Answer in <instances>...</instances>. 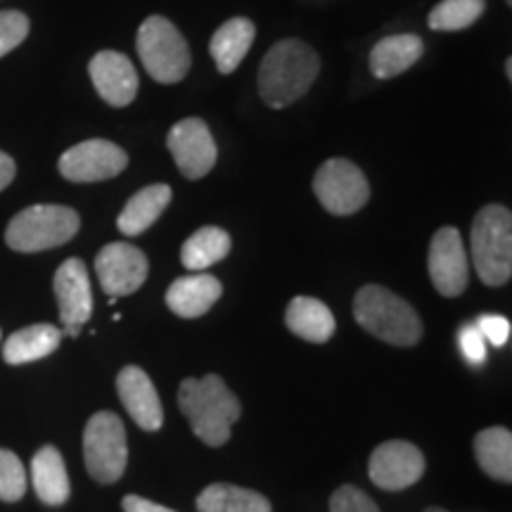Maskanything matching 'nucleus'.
Instances as JSON below:
<instances>
[{"label":"nucleus","instance_id":"1","mask_svg":"<svg viewBox=\"0 0 512 512\" xmlns=\"http://www.w3.org/2000/svg\"><path fill=\"white\" fill-rule=\"evenodd\" d=\"M178 406L188 418L195 437L207 446L228 444L230 430L238 422L242 406L219 375L188 377L178 387Z\"/></svg>","mask_w":512,"mask_h":512},{"label":"nucleus","instance_id":"2","mask_svg":"<svg viewBox=\"0 0 512 512\" xmlns=\"http://www.w3.org/2000/svg\"><path fill=\"white\" fill-rule=\"evenodd\" d=\"M318 72L320 60L311 46L297 38L278 41L259 67L261 100L273 110L290 107L309 93Z\"/></svg>","mask_w":512,"mask_h":512},{"label":"nucleus","instance_id":"3","mask_svg":"<svg viewBox=\"0 0 512 512\" xmlns=\"http://www.w3.org/2000/svg\"><path fill=\"white\" fill-rule=\"evenodd\" d=\"M354 316L363 330L392 347H415L422 320L406 299L382 285H363L354 297Z\"/></svg>","mask_w":512,"mask_h":512},{"label":"nucleus","instance_id":"4","mask_svg":"<svg viewBox=\"0 0 512 512\" xmlns=\"http://www.w3.org/2000/svg\"><path fill=\"white\" fill-rule=\"evenodd\" d=\"M472 264L484 285L501 287L512 275V214L503 204H489L475 216L470 235Z\"/></svg>","mask_w":512,"mask_h":512},{"label":"nucleus","instance_id":"5","mask_svg":"<svg viewBox=\"0 0 512 512\" xmlns=\"http://www.w3.org/2000/svg\"><path fill=\"white\" fill-rule=\"evenodd\" d=\"M81 219L74 209L62 204H34L19 211L5 230V242L22 254L43 252L64 245L79 233Z\"/></svg>","mask_w":512,"mask_h":512},{"label":"nucleus","instance_id":"6","mask_svg":"<svg viewBox=\"0 0 512 512\" xmlns=\"http://www.w3.org/2000/svg\"><path fill=\"white\" fill-rule=\"evenodd\" d=\"M138 55L145 72L159 83H178L190 72V48L174 22L162 15L147 17L138 29Z\"/></svg>","mask_w":512,"mask_h":512},{"label":"nucleus","instance_id":"7","mask_svg":"<svg viewBox=\"0 0 512 512\" xmlns=\"http://www.w3.org/2000/svg\"><path fill=\"white\" fill-rule=\"evenodd\" d=\"M83 460L95 482L114 484L126 472V427L117 413L100 411L83 430Z\"/></svg>","mask_w":512,"mask_h":512},{"label":"nucleus","instance_id":"8","mask_svg":"<svg viewBox=\"0 0 512 512\" xmlns=\"http://www.w3.org/2000/svg\"><path fill=\"white\" fill-rule=\"evenodd\" d=\"M313 192L325 211L335 216H351L366 207L370 185L363 171L349 159H328L313 176Z\"/></svg>","mask_w":512,"mask_h":512},{"label":"nucleus","instance_id":"9","mask_svg":"<svg viewBox=\"0 0 512 512\" xmlns=\"http://www.w3.org/2000/svg\"><path fill=\"white\" fill-rule=\"evenodd\" d=\"M57 166L62 178L72 183H100L119 176L128 166V155L117 143L93 138L69 147Z\"/></svg>","mask_w":512,"mask_h":512},{"label":"nucleus","instance_id":"10","mask_svg":"<svg viewBox=\"0 0 512 512\" xmlns=\"http://www.w3.org/2000/svg\"><path fill=\"white\" fill-rule=\"evenodd\" d=\"M368 475L384 491H403L425 475V456L411 441H384L368 460Z\"/></svg>","mask_w":512,"mask_h":512},{"label":"nucleus","instance_id":"11","mask_svg":"<svg viewBox=\"0 0 512 512\" xmlns=\"http://www.w3.org/2000/svg\"><path fill=\"white\" fill-rule=\"evenodd\" d=\"M147 271H150L147 256L136 245L126 242H110L95 256L100 287L114 299L138 292L145 285Z\"/></svg>","mask_w":512,"mask_h":512},{"label":"nucleus","instance_id":"12","mask_svg":"<svg viewBox=\"0 0 512 512\" xmlns=\"http://www.w3.org/2000/svg\"><path fill=\"white\" fill-rule=\"evenodd\" d=\"M432 285L441 297H460L470 283V261L460 233L453 226H444L434 233L430 256H427Z\"/></svg>","mask_w":512,"mask_h":512},{"label":"nucleus","instance_id":"13","mask_svg":"<svg viewBox=\"0 0 512 512\" xmlns=\"http://www.w3.org/2000/svg\"><path fill=\"white\" fill-rule=\"evenodd\" d=\"M55 299L60 309L62 335L79 337L83 325L93 316V292L86 264L81 259H67L55 273Z\"/></svg>","mask_w":512,"mask_h":512},{"label":"nucleus","instance_id":"14","mask_svg":"<svg viewBox=\"0 0 512 512\" xmlns=\"http://www.w3.org/2000/svg\"><path fill=\"white\" fill-rule=\"evenodd\" d=\"M166 145H169L171 157H174L181 174L190 181H200V178L207 176L214 169L216 155H219L209 126L195 117L174 124L169 138H166Z\"/></svg>","mask_w":512,"mask_h":512},{"label":"nucleus","instance_id":"15","mask_svg":"<svg viewBox=\"0 0 512 512\" xmlns=\"http://www.w3.org/2000/svg\"><path fill=\"white\" fill-rule=\"evenodd\" d=\"M95 91L107 105L126 107L138 95V72L133 62L117 50H102L88 64Z\"/></svg>","mask_w":512,"mask_h":512},{"label":"nucleus","instance_id":"16","mask_svg":"<svg viewBox=\"0 0 512 512\" xmlns=\"http://www.w3.org/2000/svg\"><path fill=\"white\" fill-rule=\"evenodd\" d=\"M117 392L133 422L145 432H157L164 425V408L150 375L138 366H126L117 375Z\"/></svg>","mask_w":512,"mask_h":512},{"label":"nucleus","instance_id":"17","mask_svg":"<svg viewBox=\"0 0 512 512\" xmlns=\"http://www.w3.org/2000/svg\"><path fill=\"white\" fill-rule=\"evenodd\" d=\"M223 285L209 273L185 275L166 290V306L178 318H200L221 299Z\"/></svg>","mask_w":512,"mask_h":512},{"label":"nucleus","instance_id":"18","mask_svg":"<svg viewBox=\"0 0 512 512\" xmlns=\"http://www.w3.org/2000/svg\"><path fill=\"white\" fill-rule=\"evenodd\" d=\"M425 55V43L420 36L415 34H396L387 36L382 41L375 43V48L370 50V72L377 79H394L411 69L420 57Z\"/></svg>","mask_w":512,"mask_h":512},{"label":"nucleus","instance_id":"19","mask_svg":"<svg viewBox=\"0 0 512 512\" xmlns=\"http://www.w3.org/2000/svg\"><path fill=\"white\" fill-rule=\"evenodd\" d=\"M254 36L256 27L252 19L247 17H233L223 27L216 29L209 43V53L214 57L216 69L221 74H233L240 67V62L245 60L249 48H252Z\"/></svg>","mask_w":512,"mask_h":512},{"label":"nucleus","instance_id":"20","mask_svg":"<svg viewBox=\"0 0 512 512\" xmlns=\"http://www.w3.org/2000/svg\"><path fill=\"white\" fill-rule=\"evenodd\" d=\"M171 197H174V192H171L169 185L164 183L147 185V188L138 190L136 195L126 202V207L121 209L117 228L124 235H128V238L143 235L145 230L164 214V209L169 207Z\"/></svg>","mask_w":512,"mask_h":512},{"label":"nucleus","instance_id":"21","mask_svg":"<svg viewBox=\"0 0 512 512\" xmlns=\"http://www.w3.org/2000/svg\"><path fill=\"white\" fill-rule=\"evenodd\" d=\"M31 482H34L36 496L46 505H64L69 501V475L64 467L62 453L55 446L38 448L31 460Z\"/></svg>","mask_w":512,"mask_h":512},{"label":"nucleus","instance_id":"22","mask_svg":"<svg viewBox=\"0 0 512 512\" xmlns=\"http://www.w3.org/2000/svg\"><path fill=\"white\" fill-rule=\"evenodd\" d=\"M285 323L290 332L313 344H325L337 330L332 311L313 297H294L285 311Z\"/></svg>","mask_w":512,"mask_h":512},{"label":"nucleus","instance_id":"23","mask_svg":"<svg viewBox=\"0 0 512 512\" xmlns=\"http://www.w3.org/2000/svg\"><path fill=\"white\" fill-rule=\"evenodd\" d=\"M62 337V330L50 323H36L24 330L12 332V335L5 339L3 347L5 363H10V366H22V363L41 361V358L50 356L57 347H60Z\"/></svg>","mask_w":512,"mask_h":512},{"label":"nucleus","instance_id":"24","mask_svg":"<svg viewBox=\"0 0 512 512\" xmlns=\"http://www.w3.org/2000/svg\"><path fill=\"white\" fill-rule=\"evenodd\" d=\"M475 458L484 475L496 482H512V434L505 427H489L475 437Z\"/></svg>","mask_w":512,"mask_h":512},{"label":"nucleus","instance_id":"25","mask_svg":"<svg viewBox=\"0 0 512 512\" xmlns=\"http://www.w3.org/2000/svg\"><path fill=\"white\" fill-rule=\"evenodd\" d=\"M200 512H271L273 505L264 494L235 484H211L197 496Z\"/></svg>","mask_w":512,"mask_h":512},{"label":"nucleus","instance_id":"26","mask_svg":"<svg viewBox=\"0 0 512 512\" xmlns=\"http://www.w3.org/2000/svg\"><path fill=\"white\" fill-rule=\"evenodd\" d=\"M233 247V240L223 228L204 226L192 233L181 249V261L188 271L202 273L204 268L219 264L226 259Z\"/></svg>","mask_w":512,"mask_h":512},{"label":"nucleus","instance_id":"27","mask_svg":"<svg viewBox=\"0 0 512 512\" xmlns=\"http://www.w3.org/2000/svg\"><path fill=\"white\" fill-rule=\"evenodd\" d=\"M486 0H441L430 12L434 31H463L484 15Z\"/></svg>","mask_w":512,"mask_h":512},{"label":"nucleus","instance_id":"28","mask_svg":"<svg viewBox=\"0 0 512 512\" xmlns=\"http://www.w3.org/2000/svg\"><path fill=\"white\" fill-rule=\"evenodd\" d=\"M27 491V472L22 460L8 448H0V501L15 503Z\"/></svg>","mask_w":512,"mask_h":512},{"label":"nucleus","instance_id":"29","mask_svg":"<svg viewBox=\"0 0 512 512\" xmlns=\"http://www.w3.org/2000/svg\"><path fill=\"white\" fill-rule=\"evenodd\" d=\"M29 36V17L19 10L0 12V57L22 46Z\"/></svg>","mask_w":512,"mask_h":512},{"label":"nucleus","instance_id":"30","mask_svg":"<svg viewBox=\"0 0 512 512\" xmlns=\"http://www.w3.org/2000/svg\"><path fill=\"white\" fill-rule=\"evenodd\" d=\"M330 512H380L377 503L356 486L344 484L330 498Z\"/></svg>","mask_w":512,"mask_h":512},{"label":"nucleus","instance_id":"31","mask_svg":"<svg viewBox=\"0 0 512 512\" xmlns=\"http://www.w3.org/2000/svg\"><path fill=\"white\" fill-rule=\"evenodd\" d=\"M458 344H460V351H463L465 361L470 363V366H482L486 361L489 349H486V339L475 323L463 325V328L458 330Z\"/></svg>","mask_w":512,"mask_h":512},{"label":"nucleus","instance_id":"32","mask_svg":"<svg viewBox=\"0 0 512 512\" xmlns=\"http://www.w3.org/2000/svg\"><path fill=\"white\" fill-rule=\"evenodd\" d=\"M477 328L482 332L486 342H491L494 347H503L510 339V320L505 316H498V313H486V316H479Z\"/></svg>","mask_w":512,"mask_h":512},{"label":"nucleus","instance_id":"33","mask_svg":"<svg viewBox=\"0 0 512 512\" xmlns=\"http://www.w3.org/2000/svg\"><path fill=\"white\" fill-rule=\"evenodd\" d=\"M121 508H124V512H176L171 508H164V505H159V503L147 501V498L136 496V494L126 496L124 501H121Z\"/></svg>","mask_w":512,"mask_h":512},{"label":"nucleus","instance_id":"34","mask_svg":"<svg viewBox=\"0 0 512 512\" xmlns=\"http://www.w3.org/2000/svg\"><path fill=\"white\" fill-rule=\"evenodd\" d=\"M15 174H17L15 159H12L10 155H5V152H0V192L8 188L12 181H15Z\"/></svg>","mask_w":512,"mask_h":512},{"label":"nucleus","instance_id":"35","mask_svg":"<svg viewBox=\"0 0 512 512\" xmlns=\"http://www.w3.org/2000/svg\"><path fill=\"white\" fill-rule=\"evenodd\" d=\"M425 512H446V510L444 508H427Z\"/></svg>","mask_w":512,"mask_h":512},{"label":"nucleus","instance_id":"36","mask_svg":"<svg viewBox=\"0 0 512 512\" xmlns=\"http://www.w3.org/2000/svg\"><path fill=\"white\" fill-rule=\"evenodd\" d=\"M505 3H508V5H512V0H505Z\"/></svg>","mask_w":512,"mask_h":512},{"label":"nucleus","instance_id":"37","mask_svg":"<svg viewBox=\"0 0 512 512\" xmlns=\"http://www.w3.org/2000/svg\"><path fill=\"white\" fill-rule=\"evenodd\" d=\"M0 337H3V332H0Z\"/></svg>","mask_w":512,"mask_h":512}]
</instances>
